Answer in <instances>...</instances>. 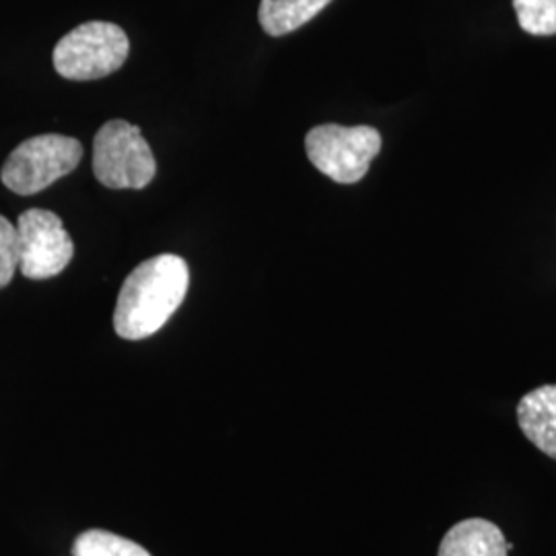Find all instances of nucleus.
I'll use <instances>...</instances> for the list:
<instances>
[{
    "label": "nucleus",
    "mask_w": 556,
    "mask_h": 556,
    "mask_svg": "<svg viewBox=\"0 0 556 556\" xmlns=\"http://www.w3.org/2000/svg\"><path fill=\"white\" fill-rule=\"evenodd\" d=\"M73 556H151L140 544L128 538L105 532L89 530L77 536L73 544Z\"/></svg>",
    "instance_id": "obj_10"
},
{
    "label": "nucleus",
    "mask_w": 556,
    "mask_h": 556,
    "mask_svg": "<svg viewBox=\"0 0 556 556\" xmlns=\"http://www.w3.org/2000/svg\"><path fill=\"white\" fill-rule=\"evenodd\" d=\"M93 174L105 188L142 190L155 178L157 161L135 124L110 119L93 140Z\"/></svg>",
    "instance_id": "obj_2"
},
{
    "label": "nucleus",
    "mask_w": 556,
    "mask_h": 556,
    "mask_svg": "<svg viewBox=\"0 0 556 556\" xmlns=\"http://www.w3.org/2000/svg\"><path fill=\"white\" fill-rule=\"evenodd\" d=\"M330 2L332 0H260V25L268 36L280 38L298 31Z\"/></svg>",
    "instance_id": "obj_9"
},
{
    "label": "nucleus",
    "mask_w": 556,
    "mask_h": 556,
    "mask_svg": "<svg viewBox=\"0 0 556 556\" xmlns=\"http://www.w3.org/2000/svg\"><path fill=\"white\" fill-rule=\"evenodd\" d=\"M312 165L337 184H357L367 176L381 151V135L374 126L319 124L305 137Z\"/></svg>",
    "instance_id": "obj_4"
},
{
    "label": "nucleus",
    "mask_w": 556,
    "mask_h": 556,
    "mask_svg": "<svg viewBox=\"0 0 556 556\" xmlns=\"http://www.w3.org/2000/svg\"><path fill=\"white\" fill-rule=\"evenodd\" d=\"M190 287L186 260L160 254L139 264L119 289L114 330L124 340L153 337L184 303Z\"/></svg>",
    "instance_id": "obj_1"
},
{
    "label": "nucleus",
    "mask_w": 556,
    "mask_h": 556,
    "mask_svg": "<svg viewBox=\"0 0 556 556\" xmlns=\"http://www.w3.org/2000/svg\"><path fill=\"white\" fill-rule=\"evenodd\" d=\"M517 425L544 456L556 459V383L540 386L519 400Z\"/></svg>",
    "instance_id": "obj_7"
},
{
    "label": "nucleus",
    "mask_w": 556,
    "mask_h": 556,
    "mask_svg": "<svg viewBox=\"0 0 556 556\" xmlns=\"http://www.w3.org/2000/svg\"><path fill=\"white\" fill-rule=\"evenodd\" d=\"M20 270L17 225L0 215V289H4Z\"/></svg>",
    "instance_id": "obj_12"
},
{
    "label": "nucleus",
    "mask_w": 556,
    "mask_h": 556,
    "mask_svg": "<svg viewBox=\"0 0 556 556\" xmlns=\"http://www.w3.org/2000/svg\"><path fill=\"white\" fill-rule=\"evenodd\" d=\"M83 157L79 140L62 135H41L23 140L4 161L2 184L21 197H31L68 176Z\"/></svg>",
    "instance_id": "obj_5"
},
{
    "label": "nucleus",
    "mask_w": 556,
    "mask_h": 556,
    "mask_svg": "<svg viewBox=\"0 0 556 556\" xmlns=\"http://www.w3.org/2000/svg\"><path fill=\"white\" fill-rule=\"evenodd\" d=\"M20 270L31 280L59 277L75 256V243L52 211L29 208L17 219Z\"/></svg>",
    "instance_id": "obj_6"
},
{
    "label": "nucleus",
    "mask_w": 556,
    "mask_h": 556,
    "mask_svg": "<svg viewBox=\"0 0 556 556\" xmlns=\"http://www.w3.org/2000/svg\"><path fill=\"white\" fill-rule=\"evenodd\" d=\"M519 27L530 36H556V0H514Z\"/></svg>",
    "instance_id": "obj_11"
},
{
    "label": "nucleus",
    "mask_w": 556,
    "mask_h": 556,
    "mask_svg": "<svg viewBox=\"0 0 556 556\" xmlns=\"http://www.w3.org/2000/svg\"><path fill=\"white\" fill-rule=\"evenodd\" d=\"M507 538L497 523L470 517L452 526L441 538L438 556H507Z\"/></svg>",
    "instance_id": "obj_8"
},
{
    "label": "nucleus",
    "mask_w": 556,
    "mask_h": 556,
    "mask_svg": "<svg viewBox=\"0 0 556 556\" xmlns=\"http://www.w3.org/2000/svg\"><path fill=\"white\" fill-rule=\"evenodd\" d=\"M130 41L124 29L108 21H87L54 48V68L68 80H96L124 66Z\"/></svg>",
    "instance_id": "obj_3"
}]
</instances>
